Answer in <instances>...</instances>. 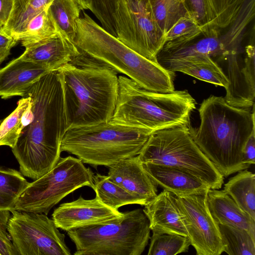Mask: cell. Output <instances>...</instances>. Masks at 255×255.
<instances>
[{
    "label": "cell",
    "instance_id": "obj_1",
    "mask_svg": "<svg viewBox=\"0 0 255 255\" xmlns=\"http://www.w3.org/2000/svg\"><path fill=\"white\" fill-rule=\"evenodd\" d=\"M24 96L30 98V103L22 115L21 130L11 150L20 172L35 180L57 164L62 152V140L68 129L57 71L42 76Z\"/></svg>",
    "mask_w": 255,
    "mask_h": 255
},
{
    "label": "cell",
    "instance_id": "obj_2",
    "mask_svg": "<svg viewBox=\"0 0 255 255\" xmlns=\"http://www.w3.org/2000/svg\"><path fill=\"white\" fill-rule=\"evenodd\" d=\"M200 124H190L191 136L224 177L249 168L243 160V150L255 130V105L252 108L236 107L222 97L211 95L198 110Z\"/></svg>",
    "mask_w": 255,
    "mask_h": 255
},
{
    "label": "cell",
    "instance_id": "obj_3",
    "mask_svg": "<svg viewBox=\"0 0 255 255\" xmlns=\"http://www.w3.org/2000/svg\"><path fill=\"white\" fill-rule=\"evenodd\" d=\"M56 71L63 90L68 129L111 120L119 91L116 71L81 53Z\"/></svg>",
    "mask_w": 255,
    "mask_h": 255
},
{
    "label": "cell",
    "instance_id": "obj_4",
    "mask_svg": "<svg viewBox=\"0 0 255 255\" xmlns=\"http://www.w3.org/2000/svg\"><path fill=\"white\" fill-rule=\"evenodd\" d=\"M76 23L74 43L81 53L128 77L145 90L164 93L174 91V72L131 49L85 12Z\"/></svg>",
    "mask_w": 255,
    "mask_h": 255
},
{
    "label": "cell",
    "instance_id": "obj_5",
    "mask_svg": "<svg viewBox=\"0 0 255 255\" xmlns=\"http://www.w3.org/2000/svg\"><path fill=\"white\" fill-rule=\"evenodd\" d=\"M119 91L114 122L151 133L190 124L196 102L187 90L159 93L145 90L124 75L118 76Z\"/></svg>",
    "mask_w": 255,
    "mask_h": 255
},
{
    "label": "cell",
    "instance_id": "obj_6",
    "mask_svg": "<svg viewBox=\"0 0 255 255\" xmlns=\"http://www.w3.org/2000/svg\"><path fill=\"white\" fill-rule=\"evenodd\" d=\"M151 133L110 120L68 129L61 151L76 155L84 163L109 167L139 154Z\"/></svg>",
    "mask_w": 255,
    "mask_h": 255
},
{
    "label": "cell",
    "instance_id": "obj_7",
    "mask_svg": "<svg viewBox=\"0 0 255 255\" xmlns=\"http://www.w3.org/2000/svg\"><path fill=\"white\" fill-rule=\"evenodd\" d=\"M75 244V255H140L150 236L149 220L143 209L123 213L111 223L67 232Z\"/></svg>",
    "mask_w": 255,
    "mask_h": 255
},
{
    "label": "cell",
    "instance_id": "obj_8",
    "mask_svg": "<svg viewBox=\"0 0 255 255\" xmlns=\"http://www.w3.org/2000/svg\"><path fill=\"white\" fill-rule=\"evenodd\" d=\"M189 125L152 133L137 155L139 160L179 169L200 179L210 189H219L224 177L194 142Z\"/></svg>",
    "mask_w": 255,
    "mask_h": 255
},
{
    "label": "cell",
    "instance_id": "obj_9",
    "mask_svg": "<svg viewBox=\"0 0 255 255\" xmlns=\"http://www.w3.org/2000/svg\"><path fill=\"white\" fill-rule=\"evenodd\" d=\"M94 173L78 158L61 157L55 166L30 183L14 210L47 215L65 197L84 186L93 189Z\"/></svg>",
    "mask_w": 255,
    "mask_h": 255
},
{
    "label": "cell",
    "instance_id": "obj_10",
    "mask_svg": "<svg viewBox=\"0 0 255 255\" xmlns=\"http://www.w3.org/2000/svg\"><path fill=\"white\" fill-rule=\"evenodd\" d=\"M112 17L119 40L145 58L157 61L165 43V35L149 0H115Z\"/></svg>",
    "mask_w": 255,
    "mask_h": 255
},
{
    "label": "cell",
    "instance_id": "obj_11",
    "mask_svg": "<svg viewBox=\"0 0 255 255\" xmlns=\"http://www.w3.org/2000/svg\"><path fill=\"white\" fill-rule=\"evenodd\" d=\"M224 51L217 63L229 85L224 99L230 105L252 108L255 99V47L254 34L243 46V37L224 34Z\"/></svg>",
    "mask_w": 255,
    "mask_h": 255
},
{
    "label": "cell",
    "instance_id": "obj_12",
    "mask_svg": "<svg viewBox=\"0 0 255 255\" xmlns=\"http://www.w3.org/2000/svg\"><path fill=\"white\" fill-rule=\"evenodd\" d=\"M7 231L19 255H70L65 236L47 215L14 209Z\"/></svg>",
    "mask_w": 255,
    "mask_h": 255
},
{
    "label": "cell",
    "instance_id": "obj_13",
    "mask_svg": "<svg viewBox=\"0 0 255 255\" xmlns=\"http://www.w3.org/2000/svg\"><path fill=\"white\" fill-rule=\"evenodd\" d=\"M207 193L176 196L177 204L196 255H220L224 252V247L218 225L208 207Z\"/></svg>",
    "mask_w": 255,
    "mask_h": 255
},
{
    "label": "cell",
    "instance_id": "obj_14",
    "mask_svg": "<svg viewBox=\"0 0 255 255\" xmlns=\"http://www.w3.org/2000/svg\"><path fill=\"white\" fill-rule=\"evenodd\" d=\"M123 216V213L106 205L97 196L85 199L81 195L76 200L60 204L54 210L52 219L58 229L67 232L111 223Z\"/></svg>",
    "mask_w": 255,
    "mask_h": 255
},
{
    "label": "cell",
    "instance_id": "obj_15",
    "mask_svg": "<svg viewBox=\"0 0 255 255\" xmlns=\"http://www.w3.org/2000/svg\"><path fill=\"white\" fill-rule=\"evenodd\" d=\"M25 48L19 56L50 71L57 70L81 52L75 43L60 32L48 38L22 45Z\"/></svg>",
    "mask_w": 255,
    "mask_h": 255
},
{
    "label": "cell",
    "instance_id": "obj_16",
    "mask_svg": "<svg viewBox=\"0 0 255 255\" xmlns=\"http://www.w3.org/2000/svg\"><path fill=\"white\" fill-rule=\"evenodd\" d=\"M108 168V176L112 181L146 204L157 195V186L143 168L137 155L121 160Z\"/></svg>",
    "mask_w": 255,
    "mask_h": 255
},
{
    "label": "cell",
    "instance_id": "obj_17",
    "mask_svg": "<svg viewBox=\"0 0 255 255\" xmlns=\"http://www.w3.org/2000/svg\"><path fill=\"white\" fill-rule=\"evenodd\" d=\"M150 230L157 233H169L188 237L177 197L164 190L144 206Z\"/></svg>",
    "mask_w": 255,
    "mask_h": 255
},
{
    "label": "cell",
    "instance_id": "obj_18",
    "mask_svg": "<svg viewBox=\"0 0 255 255\" xmlns=\"http://www.w3.org/2000/svg\"><path fill=\"white\" fill-rule=\"evenodd\" d=\"M142 164L157 186L173 193L176 196L204 194L210 189L200 179L179 169L150 163Z\"/></svg>",
    "mask_w": 255,
    "mask_h": 255
},
{
    "label": "cell",
    "instance_id": "obj_19",
    "mask_svg": "<svg viewBox=\"0 0 255 255\" xmlns=\"http://www.w3.org/2000/svg\"><path fill=\"white\" fill-rule=\"evenodd\" d=\"M50 71L18 57L0 69V96L4 99L15 96L23 97L32 85Z\"/></svg>",
    "mask_w": 255,
    "mask_h": 255
},
{
    "label": "cell",
    "instance_id": "obj_20",
    "mask_svg": "<svg viewBox=\"0 0 255 255\" xmlns=\"http://www.w3.org/2000/svg\"><path fill=\"white\" fill-rule=\"evenodd\" d=\"M197 38L177 47L160 50L156 57L157 62L163 68L177 62L201 55L213 58L221 56L224 51V39L217 28L212 27Z\"/></svg>",
    "mask_w": 255,
    "mask_h": 255
},
{
    "label": "cell",
    "instance_id": "obj_21",
    "mask_svg": "<svg viewBox=\"0 0 255 255\" xmlns=\"http://www.w3.org/2000/svg\"><path fill=\"white\" fill-rule=\"evenodd\" d=\"M207 203L217 224L244 229L255 238V220L242 210L224 190L209 189Z\"/></svg>",
    "mask_w": 255,
    "mask_h": 255
},
{
    "label": "cell",
    "instance_id": "obj_22",
    "mask_svg": "<svg viewBox=\"0 0 255 255\" xmlns=\"http://www.w3.org/2000/svg\"><path fill=\"white\" fill-rule=\"evenodd\" d=\"M165 69L174 73L180 72L225 89L229 85L228 80L221 67L208 55H201L173 63Z\"/></svg>",
    "mask_w": 255,
    "mask_h": 255
},
{
    "label": "cell",
    "instance_id": "obj_23",
    "mask_svg": "<svg viewBox=\"0 0 255 255\" xmlns=\"http://www.w3.org/2000/svg\"><path fill=\"white\" fill-rule=\"evenodd\" d=\"M224 191L238 206L255 220V175L247 169L240 171L224 185Z\"/></svg>",
    "mask_w": 255,
    "mask_h": 255
},
{
    "label": "cell",
    "instance_id": "obj_24",
    "mask_svg": "<svg viewBox=\"0 0 255 255\" xmlns=\"http://www.w3.org/2000/svg\"><path fill=\"white\" fill-rule=\"evenodd\" d=\"M93 190L100 200L108 207L118 210L120 207L131 204L144 206L146 203L112 181L108 175L94 174Z\"/></svg>",
    "mask_w": 255,
    "mask_h": 255
},
{
    "label": "cell",
    "instance_id": "obj_25",
    "mask_svg": "<svg viewBox=\"0 0 255 255\" xmlns=\"http://www.w3.org/2000/svg\"><path fill=\"white\" fill-rule=\"evenodd\" d=\"M54 0H13V5L3 30L16 41L27 23L35 15L48 7Z\"/></svg>",
    "mask_w": 255,
    "mask_h": 255
},
{
    "label": "cell",
    "instance_id": "obj_26",
    "mask_svg": "<svg viewBox=\"0 0 255 255\" xmlns=\"http://www.w3.org/2000/svg\"><path fill=\"white\" fill-rule=\"evenodd\" d=\"M29 183L20 171L0 166V210L14 209L18 198Z\"/></svg>",
    "mask_w": 255,
    "mask_h": 255
},
{
    "label": "cell",
    "instance_id": "obj_27",
    "mask_svg": "<svg viewBox=\"0 0 255 255\" xmlns=\"http://www.w3.org/2000/svg\"><path fill=\"white\" fill-rule=\"evenodd\" d=\"M81 8L73 0H54L48 11L59 31L74 42Z\"/></svg>",
    "mask_w": 255,
    "mask_h": 255
},
{
    "label": "cell",
    "instance_id": "obj_28",
    "mask_svg": "<svg viewBox=\"0 0 255 255\" xmlns=\"http://www.w3.org/2000/svg\"><path fill=\"white\" fill-rule=\"evenodd\" d=\"M217 225L224 252L229 255H255V238L246 230L226 225Z\"/></svg>",
    "mask_w": 255,
    "mask_h": 255
},
{
    "label": "cell",
    "instance_id": "obj_29",
    "mask_svg": "<svg viewBox=\"0 0 255 255\" xmlns=\"http://www.w3.org/2000/svg\"><path fill=\"white\" fill-rule=\"evenodd\" d=\"M203 30L190 14L180 17L165 35V43L161 50L171 49L197 38Z\"/></svg>",
    "mask_w": 255,
    "mask_h": 255
},
{
    "label": "cell",
    "instance_id": "obj_30",
    "mask_svg": "<svg viewBox=\"0 0 255 255\" xmlns=\"http://www.w3.org/2000/svg\"><path fill=\"white\" fill-rule=\"evenodd\" d=\"M48 7L34 16L18 36L17 41H20L21 45L48 38L59 32L49 12Z\"/></svg>",
    "mask_w": 255,
    "mask_h": 255
},
{
    "label": "cell",
    "instance_id": "obj_31",
    "mask_svg": "<svg viewBox=\"0 0 255 255\" xmlns=\"http://www.w3.org/2000/svg\"><path fill=\"white\" fill-rule=\"evenodd\" d=\"M149 1L156 21L164 35L180 17L189 14L183 0Z\"/></svg>",
    "mask_w": 255,
    "mask_h": 255
},
{
    "label": "cell",
    "instance_id": "obj_32",
    "mask_svg": "<svg viewBox=\"0 0 255 255\" xmlns=\"http://www.w3.org/2000/svg\"><path fill=\"white\" fill-rule=\"evenodd\" d=\"M148 255H175L188 252V237L174 234L152 232Z\"/></svg>",
    "mask_w": 255,
    "mask_h": 255
},
{
    "label": "cell",
    "instance_id": "obj_33",
    "mask_svg": "<svg viewBox=\"0 0 255 255\" xmlns=\"http://www.w3.org/2000/svg\"><path fill=\"white\" fill-rule=\"evenodd\" d=\"M248 0H206L212 27L225 28L236 19Z\"/></svg>",
    "mask_w": 255,
    "mask_h": 255
},
{
    "label": "cell",
    "instance_id": "obj_34",
    "mask_svg": "<svg viewBox=\"0 0 255 255\" xmlns=\"http://www.w3.org/2000/svg\"><path fill=\"white\" fill-rule=\"evenodd\" d=\"M30 103L24 96L17 102L15 109L0 125V146H14L21 130V118Z\"/></svg>",
    "mask_w": 255,
    "mask_h": 255
},
{
    "label": "cell",
    "instance_id": "obj_35",
    "mask_svg": "<svg viewBox=\"0 0 255 255\" xmlns=\"http://www.w3.org/2000/svg\"><path fill=\"white\" fill-rule=\"evenodd\" d=\"M91 1L92 12L98 19L102 27L116 36L112 17L115 0H91Z\"/></svg>",
    "mask_w": 255,
    "mask_h": 255
},
{
    "label": "cell",
    "instance_id": "obj_36",
    "mask_svg": "<svg viewBox=\"0 0 255 255\" xmlns=\"http://www.w3.org/2000/svg\"><path fill=\"white\" fill-rule=\"evenodd\" d=\"M188 13L202 27L203 32L212 27L206 0H183Z\"/></svg>",
    "mask_w": 255,
    "mask_h": 255
},
{
    "label": "cell",
    "instance_id": "obj_37",
    "mask_svg": "<svg viewBox=\"0 0 255 255\" xmlns=\"http://www.w3.org/2000/svg\"><path fill=\"white\" fill-rule=\"evenodd\" d=\"M10 216L9 210H0V255H19L7 231Z\"/></svg>",
    "mask_w": 255,
    "mask_h": 255
},
{
    "label": "cell",
    "instance_id": "obj_38",
    "mask_svg": "<svg viewBox=\"0 0 255 255\" xmlns=\"http://www.w3.org/2000/svg\"><path fill=\"white\" fill-rule=\"evenodd\" d=\"M244 162L249 167L255 163V130L247 140L243 150Z\"/></svg>",
    "mask_w": 255,
    "mask_h": 255
},
{
    "label": "cell",
    "instance_id": "obj_39",
    "mask_svg": "<svg viewBox=\"0 0 255 255\" xmlns=\"http://www.w3.org/2000/svg\"><path fill=\"white\" fill-rule=\"evenodd\" d=\"M13 5V0H0V26L3 27L7 22Z\"/></svg>",
    "mask_w": 255,
    "mask_h": 255
},
{
    "label": "cell",
    "instance_id": "obj_40",
    "mask_svg": "<svg viewBox=\"0 0 255 255\" xmlns=\"http://www.w3.org/2000/svg\"><path fill=\"white\" fill-rule=\"evenodd\" d=\"M17 41L7 34L0 26V51L10 50Z\"/></svg>",
    "mask_w": 255,
    "mask_h": 255
},
{
    "label": "cell",
    "instance_id": "obj_41",
    "mask_svg": "<svg viewBox=\"0 0 255 255\" xmlns=\"http://www.w3.org/2000/svg\"><path fill=\"white\" fill-rule=\"evenodd\" d=\"M80 7L81 10H90L92 11L91 0H73Z\"/></svg>",
    "mask_w": 255,
    "mask_h": 255
},
{
    "label": "cell",
    "instance_id": "obj_42",
    "mask_svg": "<svg viewBox=\"0 0 255 255\" xmlns=\"http://www.w3.org/2000/svg\"><path fill=\"white\" fill-rule=\"evenodd\" d=\"M10 50L0 51V64L9 55Z\"/></svg>",
    "mask_w": 255,
    "mask_h": 255
}]
</instances>
